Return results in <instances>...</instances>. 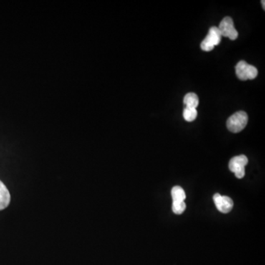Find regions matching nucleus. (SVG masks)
Masks as SVG:
<instances>
[{
  "label": "nucleus",
  "mask_w": 265,
  "mask_h": 265,
  "mask_svg": "<svg viewBox=\"0 0 265 265\" xmlns=\"http://www.w3.org/2000/svg\"><path fill=\"white\" fill-rule=\"evenodd\" d=\"M11 202V195L6 186L0 180V211L8 206Z\"/></svg>",
  "instance_id": "7"
},
{
  "label": "nucleus",
  "mask_w": 265,
  "mask_h": 265,
  "mask_svg": "<svg viewBox=\"0 0 265 265\" xmlns=\"http://www.w3.org/2000/svg\"><path fill=\"white\" fill-rule=\"evenodd\" d=\"M219 31L221 33L222 36L229 38L233 41L238 37V32L234 28L233 19L231 17L224 18L220 22V25L218 26Z\"/></svg>",
  "instance_id": "5"
},
{
  "label": "nucleus",
  "mask_w": 265,
  "mask_h": 265,
  "mask_svg": "<svg viewBox=\"0 0 265 265\" xmlns=\"http://www.w3.org/2000/svg\"><path fill=\"white\" fill-rule=\"evenodd\" d=\"M236 74L238 78L241 81L253 80L258 75V70L255 66L250 65L246 61H241L236 64Z\"/></svg>",
  "instance_id": "3"
},
{
  "label": "nucleus",
  "mask_w": 265,
  "mask_h": 265,
  "mask_svg": "<svg viewBox=\"0 0 265 265\" xmlns=\"http://www.w3.org/2000/svg\"><path fill=\"white\" fill-rule=\"evenodd\" d=\"M248 114L245 112H238L231 115L226 122L227 127L232 132L242 131L248 124Z\"/></svg>",
  "instance_id": "1"
},
{
  "label": "nucleus",
  "mask_w": 265,
  "mask_h": 265,
  "mask_svg": "<svg viewBox=\"0 0 265 265\" xmlns=\"http://www.w3.org/2000/svg\"><path fill=\"white\" fill-rule=\"evenodd\" d=\"M248 159L244 155L233 157L229 162V170L236 175L237 178H243L245 175V166L248 164Z\"/></svg>",
  "instance_id": "4"
},
{
  "label": "nucleus",
  "mask_w": 265,
  "mask_h": 265,
  "mask_svg": "<svg viewBox=\"0 0 265 265\" xmlns=\"http://www.w3.org/2000/svg\"><path fill=\"white\" fill-rule=\"evenodd\" d=\"M183 103L186 108H191V109H197L199 105V98L198 95L195 93H188L186 94L183 99Z\"/></svg>",
  "instance_id": "8"
},
{
  "label": "nucleus",
  "mask_w": 265,
  "mask_h": 265,
  "mask_svg": "<svg viewBox=\"0 0 265 265\" xmlns=\"http://www.w3.org/2000/svg\"><path fill=\"white\" fill-rule=\"evenodd\" d=\"M214 202L218 211L222 213H228L233 207V202L229 197L223 196L220 194L214 195Z\"/></svg>",
  "instance_id": "6"
},
{
  "label": "nucleus",
  "mask_w": 265,
  "mask_h": 265,
  "mask_svg": "<svg viewBox=\"0 0 265 265\" xmlns=\"http://www.w3.org/2000/svg\"><path fill=\"white\" fill-rule=\"evenodd\" d=\"M187 205L184 201H173L172 203V211L175 215H181L185 211Z\"/></svg>",
  "instance_id": "11"
},
{
  "label": "nucleus",
  "mask_w": 265,
  "mask_h": 265,
  "mask_svg": "<svg viewBox=\"0 0 265 265\" xmlns=\"http://www.w3.org/2000/svg\"><path fill=\"white\" fill-rule=\"evenodd\" d=\"M264 3H265V2H264V1H261V5H262V6H263V8H264H264H265V7H264Z\"/></svg>",
  "instance_id": "12"
},
{
  "label": "nucleus",
  "mask_w": 265,
  "mask_h": 265,
  "mask_svg": "<svg viewBox=\"0 0 265 265\" xmlns=\"http://www.w3.org/2000/svg\"><path fill=\"white\" fill-rule=\"evenodd\" d=\"M171 195L173 201H184L186 193L184 190L178 186L172 189Z\"/></svg>",
  "instance_id": "9"
},
{
  "label": "nucleus",
  "mask_w": 265,
  "mask_h": 265,
  "mask_svg": "<svg viewBox=\"0 0 265 265\" xmlns=\"http://www.w3.org/2000/svg\"><path fill=\"white\" fill-rule=\"evenodd\" d=\"M221 40L222 35L218 26H211L206 37L202 41L200 47L203 51L209 52L215 46H218L221 42Z\"/></svg>",
  "instance_id": "2"
},
{
  "label": "nucleus",
  "mask_w": 265,
  "mask_h": 265,
  "mask_svg": "<svg viewBox=\"0 0 265 265\" xmlns=\"http://www.w3.org/2000/svg\"><path fill=\"white\" fill-rule=\"evenodd\" d=\"M198 112L196 109H191V108H185L183 110V118L187 122H192L197 118Z\"/></svg>",
  "instance_id": "10"
}]
</instances>
